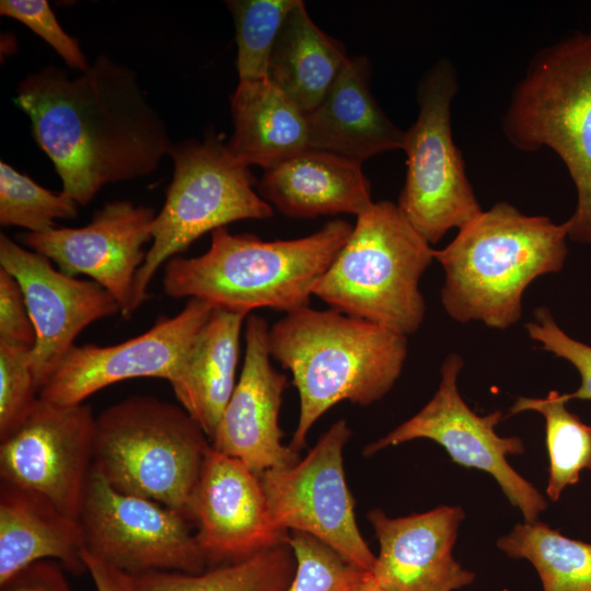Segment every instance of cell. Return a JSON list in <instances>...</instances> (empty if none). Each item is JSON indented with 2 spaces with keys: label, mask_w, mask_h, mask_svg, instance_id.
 Listing matches in <instances>:
<instances>
[{
  "label": "cell",
  "mask_w": 591,
  "mask_h": 591,
  "mask_svg": "<svg viewBox=\"0 0 591 591\" xmlns=\"http://www.w3.org/2000/svg\"><path fill=\"white\" fill-rule=\"evenodd\" d=\"M533 315L534 320L525 325L530 338L543 350L570 362L580 374L579 387L571 393H563L564 398L567 402L591 401V346L566 334L547 308H537Z\"/></svg>",
  "instance_id": "cell-34"
},
{
  "label": "cell",
  "mask_w": 591,
  "mask_h": 591,
  "mask_svg": "<svg viewBox=\"0 0 591 591\" xmlns=\"http://www.w3.org/2000/svg\"><path fill=\"white\" fill-rule=\"evenodd\" d=\"M348 59L345 46L322 31L299 0L276 38L267 79L310 113L324 101Z\"/></svg>",
  "instance_id": "cell-25"
},
{
  "label": "cell",
  "mask_w": 591,
  "mask_h": 591,
  "mask_svg": "<svg viewBox=\"0 0 591 591\" xmlns=\"http://www.w3.org/2000/svg\"><path fill=\"white\" fill-rule=\"evenodd\" d=\"M497 546L512 558L530 561L543 591H591V542L567 537L535 521L515 524Z\"/></svg>",
  "instance_id": "cell-27"
},
{
  "label": "cell",
  "mask_w": 591,
  "mask_h": 591,
  "mask_svg": "<svg viewBox=\"0 0 591 591\" xmlns=\"http://www.w3.org/2000/svg\"><path fill=\"white\" fill-rule=\"evenodd\" d=\"M14 101L79 206L107 184L153 173L174 144L136 72L103 54L74 78L53 65L27 74Z\"/></svg>",
  "instance_id": "cell-1"
},
{
  "label": "cell",
  "mask_w": 591,
  "mask_h": 591,
  "mask_svg": "<svg viewBox=\"0 0 591 591\" xmlns=\"http://www.w3.org/2000/svg\"><path fill=\"white\" fill-rule=\"evenodd\" d=\"M569 222L529 216L507 201L483 210L433 256L444 273L441 303L455 322L507 329L522 315L536 278L559 273L568 255Z\"/></svg>",
  "instance_id": "cell-2"
},
{
  "label": "cell",
  "mask_w": 591,
  "mask_h": 591,
  "mask_svg": "<svg viewBox=\"0 0 591 591\" xmlns=\"http://www.w3.org/2000/svg\"><path fill=\"white\" fill-rule=\"evenodd\" d=\"M433 252L396 204L373 201L357 217L313 296L332 310L408 336L425 318L419 283Z\"/></svg>",
  "instance_id": "cell-6"
},
{
  "label": "cell",
  "mask_w": 591,
  "mask_h": 591,
  "mask_svg": "<svg viewBox=\"0 0 591 591\" xmlns=\"http://www.w3.org/2000/svg\"><path fill=\"white\" fill-rule=\"evenodd\" d=\"M257 189L264 200L290 218L358 217L373 204L361 162L311 148L264 170Z\"/></svg>",
  "instance_id": "cell-21"
},
{
  "label": "cell",
  "mask_w": 591,
  "mask_h": 591,
  "mask_svg": "<svg viewBox=\"0 0 591 591\" xmlns=\"http://www.w3.org/2000/svg\"><path fill=\"white\" fill-rule=\"evenodd\" d=\"M32 350L0 341V439L28 416L39 396L32 368Z\"/></svg>",
  "instance_id": "cell-32"
},
{
  "label": "cell",
  "mask_w": 591,
  "mask_h": 591,
  "mask_svg": "<svg viewBox=\"0 0 591 591\" xmlns=\"http://www.w3.org/2000/svg\"><path fill=\"white\" fill-rule=\"evenodd\" d=\"M247 316L213 309L169 382L181 407L209 440L237 382L241 333Z\"/></svg>",
  "instance_id": "cell-23"
},
{
  "label": "cell",
  "mask_w": 591,
  "mask_h": 591,
  "mask_svg": "<svg viewBox=\"0 0 591 591\" xmlns=\"http://www.w3.org/2000/svg\"><path fill=\"white\" fill-rule=\"evenodd\" d=\"M350 436L348 424L339 419L302 460L267 471L259 479L280 530L309 534L352 566L370 572L375 555L358 528L344 470L343 452Z\"/></svg>",
  "instance_id": "cell-10"
},
{
  "label": "cell",
  "mask_w": 591,
  "mask_h": 591,
  "mask_svg": "<svg viewBox=\"0 0 591 591\" xmlns=\"http://www.w3.org/2000/svg\"><path fill=\"white\" fill-rule=\"evenodd\" d=\"M354 591H386L381 588L370 572H364Z\"/></svg>",
  "instance_id": "cell-38"
},
{
  "label": "cell",
  "mask_w": 591,
  "mask_h": 591,
  "mask_svg": "<svg viewBox=\"0 0 591 591\" xmlns=\"http://www.w3.org/2000/svg\"><path fill=\"white\" fill-rule=\"evenodd\" d=\"M270 357L292 375L300 414L289 448L299 453L314 424L334 405L381 399L399 378L407 336L335 310L305 306L268 329Z\"/></svg>",
  "instance_id": "cell-3"
},
{
  "label": "cell",
  "mask_w": 591,
  "mask_h": 591,
  "mask_svg": "<svg viewBox=\"0 0 591 591\" xmlns=\"http://www.w3.org/2000/svg\"><path fill=\"white\" fill-rule=\"evenodd\" d=\"M294 572L287 544L198 573L153 571L134 581L137 591H286Z\"/></svg>",
  "instance_id": "cell-26"
},
{
  "label": "cell",
  "mask_w": 591,
  "mask_h": 591,
  "mask_svg": "<svg viewBox=\"0 0 591 591\" xmlns=\"http://www.w3.org/2000/svg\"><path fill=\"white\" fill-rule=\"evenodd\" d=\"M464 361L450 354L441 364V381L432 398L413 417L384 437L368 444L364 455L415 439H429L445 449L452 461L467 468L490 474L510 503L525 522H535L547 507L544 496L523 478L507 460L524 452L518 437H501L495 431L502 419L501 410L480 416L462 398L457 379Z\"/></svg>",
  "instance_id": "cell-12"
},
{
  "label": "cell",
  "mask_w": 591,
  "mask_h": 591,
  "mask_svg": "<svg viewBox=\"0 0 591 591\" xmlns=\"http://www.w3.org/2000/svg\"><path fill=\"white\" fill-rule=\"evenodd\" d=\"M157 212L130 200L105 204L81 228L56 227L26 232L21 241L54 262L60 271L85 275L105 288L129 318L135 310L136 276L144 262L143 245L152 239Z\"/></svg>",
  "instance_id": "cell-15"
},
{
  "label": "cell",
  "mask_w": 591,
  "mask_h": 591,
  "mask_svg": "<svg viewBox=\"0 0 591 591\" xmlns=\"http://www.w3.org/2000/svg\"><path fill=\"white\" fill-rule=\"evenodd\" d=\"M174 170L164 205L153 221L152 243L135 282L137 310L148 297L154 275L176 254L207 232L245 219H267L273 207L254 189L248 166L229 151L215 132L202 141L174 143Z\"/></svg>",
  "instance_id": "cell-8"
},
{
  "label": "cell",
  "mask_w": 591,
  "mask_h": 591,
  "mask_svg": "<svg viewBox=\"0 0 591 591\" xmlns=\"http://www.w3.org/2000/svg\"><path fill=\"white\" fill-rule=\"evenodd\" d=\"M0 341L33 350L36 332L18 280L0 267Z\"/></svg>",
  "instance_id": "cell-35"
},
{
  "label": "cell",
  "mask_w": 591,
  "mask_h": 591,
  "mask_svg": "<svg viewBox=\"0 0 591 591\" xmlns=\"http://www.w3.org/2000/svg\"><path fill=\"white\" fill-rule=\"evenodd\" d=\"M208 439L182 407L152 396H131L96 417L92 468L115 489L187 518L211 449Z\"/></svg>",
  "instance_id": "cell-7"
},
{
  "label": "cell",
  "mask_w": 591,
  "mask_h": 591,
  "mask_svg": "<svg viewBox=\"0 0 591 591\" xmlns=\"http://www.w3.org/2000/svg\"><path fill=\"white\" fill-rule=\"evenodd\" d=\"M79 522L86 551L131 576L198 573L207 565L185 515L115 489L93 468Z\"/></svg>",
  "instance_id": "cell-11"
},
{
  "label": "cell",
  "mask_w": 591,
  "mask_h": 591,
  "mask_svg": "<svg viewBox=\"0 0 591 591\" xmlns=\"http://www.w3.org/2000/svg\"><path fill=\"white\" fill-rule=\"evenodd\" d=\"M0 14L26 25L51 46L69 67L80 72L89 69L78 39L61 27L46 0H1Z\"/></svg>",
  "instance_id": "cell-33"
},
{
  "label": "cell",
  "mask_w": 591,
  "mask_h": 591,
  "mask_svg": "<svg viewBox=\"0 0 591 591\" xmlns=\"http://www.w3.org/2000/svg\"><path fill=\"white\" fill-rule=\"evenodd\" d=\"M95 420L88 404L59 405L38 397L22 424L1 439V480L79 520L93 467Z\"/></svg>",
  "instance_id": "cell-13"
},
{
  "label": "cell",
  "mask_w": 591,
  "mask_h": 591,
  "mask_svg": "<svg viewBox=\"0 0 591 591\" xmlns=\"http://www.w3.org/2000/svg\"><path fill=\"white\" fill-rule=\"evenodd\" d=\"M213 308L189 299L172 317L160 316L147 332L111 346H72L39 391L59 405L82 404L97 391L135 378L171 381Z\"/></svg>",
  "instance_id": "cell-14"
},
{
  "label": "cell",
  "mask_w": 591,
  "mask_h": 591,
  "mask_svg": "<svg viewBox=\"0 0 591 591\" xmlns=\"http://www.w3.org/2000/svg\"><path fill=\"white\" fill-rule=\"evenodd\" d=\"M501 126L515 149L548 148L560 158L577 194L568 237L591 245V31L535 53L511 92Z\"/></svg>",
  "instance_id": "cell-5"
},
{
  "label": "cell",
  "mask_w": 591,
  "mask_h": 591,
  "mask_svg": "<svg viewBox=\"0 0 591 591\" xmlns=\"http://www.w3.org/2000/svg\"><path fill=\"white\" fill-rule=\"evenodd\" d=\"M352 229L335 219L303 237L264 241L219 228L202 255L165 264L162 287L169 297L198 299L213 309L250 315L266 308L288 314L309 306L315 283Z\"/></svg>",
  "instance_id": "cell-4"
},
{
  "label": "cell",
  "mask_w": 591,
  "mask_h": 591,
  "mask_svg": "<svg viewBox=\"0 0 591 591\" xmlns=\"http://www.w3.org/2000/svg\"><path fill=\"white\" fill-rule=\"evenodd\" d=\"M296 572L286 591H354L364 572L317 538L291 532Z\"/></svg>",
  "instance_id": "cell-31"
},
{
  "label": "cell",
  "mask_w": 591,
  "mask_h": 591,
  "mask_svg": "<svg viewBox=\"0 0 591 591\" xmlns=\"http://www.w3.org/2000/svg\"><path fill=\"white\" fill-rule=\"evenodd\" d=\"M368 519L380 549L370 573L386 591H455L475 573L452 555L464 510L441 506L422 513L390 518L381 509Z\"/></svg>",
  "instance_id": "cell-19"
},
{
  "label": "cell",
  "mask_w": 591,
  "mask_h": 591,
  "mask_svg": "<svg viewBox=\"0 0 591 591\" xmlns=\"http://www.w3.org/2000/svg\"><path fill=\"white\" fill-rule=\"evenodd\" d=\"M187 518L207 561L224 565L288 544L274 522L259 476L239 460L208 452Z\"/></svg>",
  "instance_id": "cell-17"
},
{
  "label": "cell",
  "mask_w": 591,
  "mask_h": 591,
  "mask_svg": "<svg viewBox=\"0 0 591 591\" xmlns=\"http://www.w3.org/2000/svg\"><path fill=\"white\" fill-rule=\"evenodd\" d=\"M563 393L545 397H519L508 416L537 412L545 419V441L549 460L547 497L557 501L567 486L579 482L583 470H591V426L570 412Z\"/></svg>",
  "instance_id": "cell-28"
},
{
  "label": "cell",
  "mask_w": 591,
  "mask_h": 591,
  "mask_svg": "<svg viewBox=\"0 0 591 591\" xmlns=\"http://www.w3.org/2000/svg\"><path fill=\"white\" fill-rule=\"evenodd\" d=\"M372 66L366 56L349 57L324 101L306 113L309 146L350 160L402 149L404 130L374 99Z\"/></svg>",
  "instance_id": "cell-20"
},
{
  "label": "cell",
  "mask_w": 591,
  "mask_h": 591,
  "mask_svg": "<svg viewBox=\"0 0 591 591\" xmlns=\"http://www.w3.org/2000/svg\"><path fill=\"white\" fill-rule=\"evenodd\" d=\"M0 267L20 283L36 332L31 368L39 391L78 335L90 324L116 314L114 297L93 280L56 269L47 257L0 234Z\"/></svg>",
  "instance_id": "cell-16"
},
{
  "label": "cell",
  "mask_w": 591,
  "mask_h": 591,
  "mask_svg": "<svg viewBox=\"0 0 591 591\" xmlns=\"http://www.w3.org/2000/svg\"><path fill=\"white\" fill-rule=\"evenodd\" d=\"M299 0H229L237 45L240 81L267 79L268 61L280 28Z\"/></svg>",
  "instance_id": "cell-29"
},
{
  "label": "cell",
  "mask_w": 591,
  "mask_h": 591,
  "mask_svg": "<svg viewBox=\"0 0 591 591\" xmlns=\"http://www.w3.org/2000/svg\"><path fill=\"white\" fill-rule=\"evenodd\" d=\"M85 549L79 520L32 491L0 482V583L39 560L86 572Z\"/></svg>",
  "instance_id": "cell-22"
},
{
  "label": "cell",
  "mask_w": 591,
  "mask_h": 591,
  "mask_svg": "<svg viewBox=\"0 0 591 591\" xmlns=\"http://www.w3.org/2000/svg\"><path fill=\"white\" fill-rule=\"evenodd\" d=\"M83 558L86 572L90 573L96 591H137L134 576L109 565L86 549Z\"/></svg>",
  "instance_id": "cell-37"
},
{
  "label": "cell",
  "mask_w": 591,
  "mask_h": 591,
  "mask_svg": "<svg viewBox=\"0 0 591 591\" xmlns=\"http://www.w3.org/2000/svg\"><path fill=\"white\" fill-rule=\"evenodd\" d=\"M63 567L56 560L35 561L0 583V591H70Z\"/></svg>",
  "instance_id": "cell-36"
},
{
  "label": "cell",
  "mask_w": 591,
  "mask_h": 591,
  "mask_svg": "<svg viewBox=\"0 0 591 591\" xmlns=\"http://www.w3.org/2000/svg\"><path fill=\"white\" fill-rule=\"evenodd\" d=\"M457 92L455 66L439 59L418 83V115L404 130L407 170L396 205L430 245L483 211L452 136L451 105Z\"/></svg>",
  "instance_id": "cell-9"
},
{
  "label": "cell",
  "mask_w": 591,
  "mask_h": 591,
  "mask_svg": "<svg viewBox=\"0 0 591 591\" xmlns=\"http://www.w3.org/2000/svg\"><path fill=\"white\" fill-rule=\"evenodd\" d=\"M244 329L241 375L210 443L215 451L239 460L259 476L290 466L300 456L281 442L279 413L288 380L271 364L268 324L252 313Z\"/></svg>",
  "instance_id": "cell-18"
},
{
  "label": "cell",
  "mask_w": 591,
  "mask_h": 591,
  "mask_svg": "<svg viewBox=\"0 0 591 591\" xmlns=\"http://www.w3.org/2000/svg\"><path fill=\"white\" fill-rule=\"evenodd\" d=\"M78 204L66 193L51 192L8 163H0V224L39 233L56 228L57 219H73Z\"/></svg>",
  "instance_id": "cell-30"
},
{
  "label": "cell",
  "mask_w": 591,
  "mask_h": 591,
  "mask_svg": "<svg viewBox=\"0 0 591 591\" xmlns=\"http://www.w3.org/2000/svg\"><path fill=\"white\" fill-rule=\"evenodd\" d=\"M230 104L227 146L243 165L267 170L310 149L306 113L268 79L239 81Z\"/></svg>",
  "instance_id": "cell-24"
}]
</instances>
